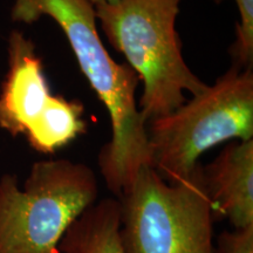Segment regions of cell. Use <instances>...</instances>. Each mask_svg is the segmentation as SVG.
<instances>
[{
  "label": "cell",
  "instance_id": "ba28073f",
  "mask_svg": "<svg viewBox=\"0 0 253 253\" xmlns=\"http://www.w3.org/2000/svg\"><path fill=\"white\" fill-rule=\"evenodd\" d=\"M121 203L103 198L88 208L61 239V253H126L121 235Z\"/></svg>",
  "mask_w": 253,
  "mask_h": 253
},
{
  "label": "cell",
  "instance_id": "6da1fadb",
  "mask_svg": "<svg viewBox=\"0 0 253 253\" xmlns=\"http://www.w3.org/2000/svg\"><path fill=\"white\" fill-rule=\"evenodd\" d=\"M11 17L24 24L48 17L65 33L79 67L108 112L112 138L97 162L107 188L121 197L142 167H153L147 122L136 103L141 82L137 74L128 63L116 62L106 49L89 0H15Z\"/></svg>",
  "mask_w": 253,
  "mask_h": 253
},
{
  "label": "cell",
  "instance_id": "52a82bcc",
  "mask_svg": "<svg viewBox=\"0 0 253 253\" xmlns=\"http://www.w3.org/2000/svg\"><path fill=\"white\" fill-rule=\"evenodd\" d=\"M214 219H227L235 229L253 225V138L226 145L202 167Z\"/></svg>",
  "mask_w": 253,
  "mask_h": 253
},
{
  "label": "cell",
  "instance_id": "5b68a950",
  "mask_svg": "<svg viewBox=\"0 0 253 253\" xmlns=\"http://www.w3.org/2000/svg\"><path fill=\"white\" fill-rule=\"evenodd\" d=\"M120 203L126 253H214V218L201 164L176 183L142 167Z\"/></svg>",
  "mask_w": 253,
  "mask_h": 253
},
{
  "label": "cell",
  "instance_id": "7c38bea8",
  "mask_svg": "<svg viewBox=\"0 0 253 253\" xmlns=\"http://www.w3.org/2000/svg\"><path fill=\"white\" fill-rule=\"evenodd\" d=\"M214 1H216V2H220L221 0H214Z\"/></svg>",
  "mask_w": 253,
  "mask_h": 253
},
{
  "label": "cell",
  "instance_id": "277c9868",
  "mask_svg": "<svg viewBox=\"0 0 253 253\" xmlns=\"http://www.w3.org/2000/svg\"><path fill=\"white\" fill-rule=\"evenodd\" d=\"M90 167L65 160L39 161L24 189L15 175L0 178V253H61L68 227L97 202Z\"/></svg>",
  "mask_w": 253,
  "mask_h": 253
},
{
  "label": "cell",
  "instance_id": "7a4b0ae2",
  "mask_svg": "<svg viewBox=\"0 0 253 253\" xmlns=\"http://www.w3.org/2000/svg\"><path fill=\"white\" fill-rule=\"evenodd\" d=\"M182 0H118L95 7L110 45L122 53L143 84L140 109L145 122L172 113L184 91L202 93L208 84L186 65L176 31Z\"/></svg>",
  "mask_w": 253,
  "mask_h": 253
},
{
  "label": "cell",
  "instance_id": "3957f363",
  "mask_svg": "<svg viewBox=\"0 0 253 253\" xmlns=\"http://www.w3.org/2000/svg\"><path fill=\"white\" fill-rule=\"evenodd\" d=\"M151 164L164 181L185 179L223 142L253 138L252 67L233 65L172 113L147 123Z\"/></svg>",
  "mask_w": 253,
  "mask_h": 253
},
{
  "label": "cell",
  "instance_id": "30bf717a",
  "mask_svg": "<svg viewBox=\"0 0 253 253\" xmlns=\"http://www.w3.org/2000/svg\"><path fill=\"white\" fill-rule=\"evenodd\" d=\"M214 253H253V225L221 232Z\"/></svg>",
  "mask_w": 253,
  "mask_h": 253
},
{
  "label": "cell",
  "instance_id": "9c48e42d",
  "mask_svg": "<svg viewBox=\"0 0 253 253\" xmlns=\"http://www.w3.org/2000/svg\"><path fill=\"white\" fill-rule=\"evenodd\" d=\"M240 21L236 27V40L230 52L235 65L252 67L253 61V0H235Z\"/></svg>",
  "mask_w": 253,
  "mask_h": 253
},
{
  "label": "cell",
  "instance_id": "8fae6325",
  "mask_svg": "<svg viewBox=\"0 0 253 253\" xmlns=\"http://www.w3.org/2000/svg\"><path fill=\"white\" fill-rule=\"evenodd\" d=\"M89 1L94 6H96L99 4H113V2H116L118 0H89Z\"/></svg>",
  "mask_w": 253,
  "mask_h": 253
},
{
  "label": "cell",
  "instance_id": "8992f818",
  "mask_svg": "<svg viewBox=\"0 0 253 253\" xmlns=\"http://www.w3.org/2000/svg\"><path fill=\"white\" fill-rule=\"evenodd\" d=\"M84 107L53 95L36 46L21 32L8 40V72L0 91V128L25 135L34 150L54 154L84 134Z\"/></svg>",
  "mask_w": 253,
  "mask_h": 253
}]
</instances>
